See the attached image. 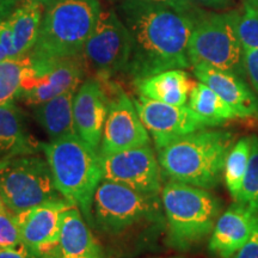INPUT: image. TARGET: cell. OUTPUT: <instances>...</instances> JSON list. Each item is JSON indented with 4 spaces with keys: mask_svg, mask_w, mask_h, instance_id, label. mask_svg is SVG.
Here are the masks:
<instances>
[{
    "mask_svg": "<svg viewBox=\"0 0 258 258\" xmlns=\"http://www.w3.org/2000/svg\"><path fill=\"white\" fill-rule=\"evenodd\" d=\"M118 10L132 37L128 76L138 80L191 66L188 48L196 21L191 12L146 0H123Z\"/></svg>",
    "mask_w": 258,
    "mask_h": 258,
    "instance_id": "obj_1",
    "label": "cell"
},
{
    "mask_svg": "<svg viewBox=\"0 0 258 258\" xmlns=\"http://www.w3.org/2000/svg\"><path fill=\"white\" fill-rule=\"evenodd\" d=\"M232 140V134L225 131L201 129L184 135L158 151L160 169L175 182L215 188L224 176Z\"/></svg>",
    "mask_w": 258,
    "mask_h": 258,
    "instance_id": "obj_2",
    "label": "cell"
},
{
    "mask_svg": "<svg viewBox=\"0 0 258 258\" xmlns=\"http://www.w3.org/2000/svg\"><path fill=\"white\" fill-rule=\"evenodd\" d=\"M41 148L57 191L78 207L86 221L92 225L93 198L103 180L101 154L78 134L41 144Z\"/></svg>",
    "mask_w": 258,
    "mask_h": 258,
    "instance_id": "obj_3",
    "label": "cell"
},
{
    "mask_svg": "<svg viewBox=\"0 0 258 258\" xmlns=\"http://www.w3.org/2000/svg\"><path fill=\"white\" fill-rule=\"evenodd\" d=\"M98 0H55L43 14L34 59L79 56L101 15Z\"/></svg>",
    "mask_w": 258,
    "mask_h": 258,
    "instance_id": "obj_4",
    "label": "cell"
},
{
    "mask_svg": "<svg viewBox=\"0 0 258 258\" xmlns=\"http://www.w3.org/2000/svg\"><path fill=\"white\" fill-rule=\"evenodd\" d=\"M167 219L169 244L186 251L212 234L220 217L221 202L207 189L171 180L161 190Z\"/></svg>",
    "mask_w": 258,
    "mask_h": 258,
    "instance_id": "obj_5",
    "label": "cell"
},
{
    "mask_svg": "<svg viewBox=\"0 0 258 258\" xmlns=\"http://www.w3.org/2000/svg\"><path fill=\"white\" fill-rule=\"evenodd\" d=\"M238 21L239 12L235 11L209 14L196 19L188 48L191 66L205 63L240 77L244 72V49Z\"/></svg>",
    "mask_w": 258,
    "mask_h": 258,
    "instance_id": "obj_6",
    "label": "cell"
},
{
    "mask_svg": "<svg viewBox=\"0 0 258 258\" xmlns=\"http://www.w3.org/2000/svg\"><path fill=\"white\" fill-rule=\"evenodd\" d=\"M0 194L15 214L60 199L47 159L28 154L12 158L0 171Z\"/></svg>",
    "mask_w": 258,
    "mask_h": 258,
    "instance_id": "obj_7",
    "label": "cell"
},
{
    "mask_svg": "<svg viewBox=\"0 0 258 258\" xmlns=\"http://www.w3.org/2000/svg\"><path fill=\"white\" fill-rule=\"evenodd\" d=\"M157 196L103 179L93 198V221L102 231L121 233L156 213Z\"/></svg>",
    "mask_w": 258,
    "mask_h": 258,
    "instance_id": "obj_8",
    "label": "cell"
},
{
    "mask_svg": "<svg viewBox=\"0 0 258 258\" xmlns=\"http://www.w3.org/2000/svg\"><path fill=\"white\" fill-rule=\"evenodd\" d=\"M84 60L103 79L125 72L132 56V37L114 10H102L82 51Z\"/></svg>",
    "mask_w": 258,
    "mask_h": 258,
    "instance_id": "obj_9",
    "label": "cell"
},
{
    "mask_svg": "<svg viewBox=\"0 0 258 258\" xmlns=\"http://www.w3.org/2000/svg\"><path fill=\"white\" fill-rule=\"evenodd\" d=\"M31 60V72L18 97L29 105L42 104L64 92L77 91L82 83L84 70L79 56Z\"/></svg>",
    "mask_w": 258,
    "mask_h": 258,
    "instance_id": "obj_10",
    "label": "cell"
},
{
    "mask_svg": "<svg viewBox=\"0 0 258 258\" xmlns=\"http://www.w3.org/2000/svg\"><path fill=\"white\" fill-rule=\"evenodd\" d=\"M72 207L60 198L16 214L23 244L41 258H59L61 230Z\"/></svg>",
    "mask_w": 258,
    "mask_h": 258,
    "instance_id": "obj_11",
    "label": "cell"
},
{
    "mask_svg": "<svg viewBox=\"0 0 258 258\" xmlns=\"http://www.w3.org/2000/svg\"><path fill=\"white\" fill-rule=\"evenodd\" d=\"M101 158L103 179L121 183L147 195L159 194L161 169L150 145Z\"/></svg>",
    "mask_w": 258,
    "mask_h": 258,
    "instance_id": "obj_12",
    "label": "cell"
},
{
    "mask_svg": "<svg viewBox=\"0 0 258 258\" xmlns=\"http://www.w3.org/2000/svg\"><path fill=\"white\" fill-rule=\"evenodd\" d=\"M135 108L159 151L176 139L207 128L189 105H171L139 96Z\"/></svg>",
    "mask_w": 258,
    "mask_h": 258,
    "instance_id": "obj_13",
    "label": "cell"
},
{
    "mask_svg": "<svg viewBox=\"0 0 258 258\" xmlns=\"http://www.w3.org/2000/svg\"><path fill=\"white\" fill-rule=\"evenodd\" d=\"M150 145V134L135 108L134 101L122 89L116 90L109 101V110L103 129L101 156Z\"/></svg>",
    "mask_w": 258,
    "mask_h": 258,
    "instance_id": "obj_14",
    "label": "cell"
},
{
    "mask_svg": "<svg viewBox=\"0 0 258 258\" xmlns=\"http://www.w3.org/2000/svg\"><path fill=\"white\" fill-rule=\"evenodd\" d=\"M258 224V208L234 202L215 222L209 251L220 258H231L250 239Z\"/></svg>",
    "mask_w": 258,
    "mask_h": 258,
    "instance_id": "obj_15",
    "label": "cell"
},
{
    "mask_svg": "<svg viewBox=\"0 0 258 258\" xmlns=\"http://www.w3.org/2000/svg\"><path fill=\"white\" fill-rule=\"evenodd\" d=\"M108 110L109 99L102 84L96 79L84 82L74 96V124L79 138L98 152Z\"/></svg>",
    "mask_w": 258,
    "mask_h": 258,
    "instance_id": "obj_16",
    "label": "cell"
},
{
    "mask_svg": "<svg viewBox=\"0 0 258 258\" xmlns=\"http://www.w3.org/2000/svg\"><path fill=\"white\" fill-rule=\"evenodd\" d=\"M192 70L199 82L206 84L217 92L233 109L238 117H258L256 96L239 76L205 63L194 64Z\"/></svg>",
    "mask_w": 258,
    "mask_h": 258,
    "instance_id": "obj_17",
    "label": "cell"
},
{
    "mask_svg": "<svg viewBox=\"0 0 258 258\" xmlns=\"http://www.w3.org/2000/svg\"><path fill=\"white\" fill-rule=\"evenodd\" d=\"M139 96L171 105H185L192 84L184 70H169L134 80Z\"/></svg>",
    "mask_w": 258,
    "mask_h": 258,
    "instance_id": "obj_18",
    "label": "cell"
},
{
    "mask_svg": "<svg viewBox=\"0 0 258 258\" xmlns=\"http://www.w3.org/2000/svg\"><path fill=\"white\" fill-rule=\"evenodd\" d=\"M78 207L66 213L60 239L59 258H104L101 245Z\"/></svg>",
    "mask_w": 258,
    "mask_h": 258,
    "instance_id": "obj_19",
    "label": "cell"
},
{
    "mask_svg": "<svg viewBox=\"0 0 258 258\" xmlns=\"http://www.w3.org/2000/svg\"><path fill=\"white\" fill-rule=\"evenodd\" d=\"M37 145L27 132L23 114L15 102L0 105V159L34 154Z\"/></svg>",
    "mask_w": 258,
    "mask_h": 258,
    "instance_id": "obj_20",
    "label": "cell"
},
{
    "mask_svg": "<svg viewBox=\"0 0 258 258\" xmlns=\"http://www.w3.org/2000/svg\"><path fill=\"white\" fill-rule=\"evenodd\" d=\"M43 4L34 0H23L10 15L12 41L17 57L28 55L36 44L43 18Z\"/></svg>",
    "mask_w": 258,
    "mask_h": 258,
    "instance_id": "obj_21",
    "label": "cell"
},
{
    "mask_svg": "<svg viewBox=\"0 0 258 258\" xmlns=\"http://www.w3.org/2000/svg\"><path fill=\"white\" fill-rule=\"evenodd\" d=\"M76 92H64L50 101L35 105V117L50 140L77 134L73 115Z\"/></svg>",
    "mask_w": 258,
    "mask_h": 258,
    "instance_id": "obj_22",
    "label": "cell"
},
{
    "mask_svg": "<svg viewBox=\"0 0 258 258\" xmlns=\"http://www.w3.org/2000/svg\"><path fill=\"white\" fill-rule=\"evenodd\" d=\"M188 105L207 124V127H215L234 118H239L233 109L217 92L201 82L192 84Z\"/></svg>",
    "mask_w": 258,
    "mask_h": 258,
    "instance_id": "obj_23",
    "label": "cell"
},
{
    "mask_svg": "<svg viewBox=\"0 0 258 258\" xmlns=\"http://www.w3.org/2000/svg\"><path fill=\"white\" fill-rule=\"evenodd\" d=\"M32 69L31 56L24 55L0 62V105L18 99L22 86Z\"/></svg>",
    "mask_w": 258,
    "mask_h": 258,
    "instance_id": "obj_24",
    "label": "cell"
},
{
    "mask_svg": "<svg viewBox=\"0 0 258 258\" xmlns=\"http://www.w3.org/2000/svg\"><path fill=\"white\" fill-rule=\"evenodd\" d=\"M251 154V137L243 138L231 147L226 157L224 179L231 196L235 200L243 185Z\"/></svg>",
    "mask_w": 258,
    "mask_h": 258,
    "instance_id": "obj_25",
    "label": "cell"
},
{
    "mask_svg": "<svg viewBox=\"0 0 258 258\" xmlns=\"http://www.w3.org/2000/svg\"><path fill=\"white\" fill-rule=\"evenodd\" d=\"M238 32L244 50L258 48V0H245L239 12Z\"/></svg>",
    "mask_w": 258,
    "mask_h": 258,
    "instance_id": "obj_26",
    "label": "cell"
},
{
    "mask_svg": "<svg viewBox=\"0 0 258 258\" xmlns=\"http://www.w3.org/2000/svg\"><path fill=\"white\" fill-rule=\"evenodd\" d=\"M258 208V137H251V154L243 185L234 200Z\"/></svg>",
    "mask_w": 258,
    "mask_h": 258,
    "instance_id": "obj_27",
    "label": "cell"
},
{
    "mask_svg": "<svg viewBox=\"0 0 258 258\" xmlns=\"http://www.w3.org/2000/svg\"><path fill=\"white\" fill-rule=\"evenodd\" d=\"M23 244L17 217L10 209L0 212V247H14Z\"/></svg>",
    "mask_w": 258,
    "mask_h": 258,
    "instance_id": "obj_28",
    "label": "cell"
},
{
    "mask_svg": "<svg viewBox=\"0 0 258 258\" xmlns=\"http://www.w3.org/2000/svg\"><path fill=\"white\" fill-rule=\"evenodd\" d=\"M243 64L251 85L258 92V48L243 51Z\"/></svg>",
    "mask_w": 258,
    "mask_h": 258,
    "instance_id": "obj_29",
    "label": "cell"
},
{
    "mask_svg": "<svg viewBox=\"0 0 258 258\" xmlns=\"http://www.w3.org/2000/svg\"><path fill=\"white\" fill-rule=\"evenodd\" d=\"M0 43H2V46L4 47L9 59H15V57H17V55H16L15 47H14V41H12V31H11V25H10L9 18H6L5 21L0 22Z\"/></svg>",
    "mask_w": 258,
    "mask_h": 258,
    "instance_id": "obj_30",
    "label": "cell"
},
{
    "mask_svg": "<svg viewBox=\"0 0 258 258\" xmlns=\"http://www.w3.org/2000/svg\"><path fill=\"white\" fill-rule=\"evenodd\" d=\"M231 258H258V224L250 239Z\"/></svg>",
    "mask_w": 258,
    "mask_h": 258,
    "instance_id": "obj_31",
    "label": "cell"
},
{
    "mask_svg": "<svg viewBox=\"0 0 258 258\" xmlns=\"http://www.w3.org/2000/svg\"><path fill=\"white\" fill-rule=\"evenodd\" d=\"M0 258H41L24 244L14 247H0Z\"/></svg>",
    "mask_w": 258,
    "mask_h": 258,
    "instance_id": "obj_32",
    "label": "cell"
},
{
    "mask_svg": "<svg viewBox=\"0 0 258 258\" xmlns=\"http://www.w3.org/2000/svg\"><path fill=\"white\" fill-rule=\"evenodd\" d=\"M146 2L158 3V4H163L170 8L180 10V11L192 12L194 4L192 0H146Z\"/></svg>",
    "mask_w": 258,
    "mask_h": 258,
    "instance_id": "obj_33",
    "label": "cell"
},
{
    "mask_svg": "<svg viewBox=\"0 0 258 258\" xmlns=\"http://www.w3.org/2000/svg\"><path fill=\"white\" fill-rule=\"evenodd\" d=\"M18 0H0V22L5 21L17 8Z\"/></svg>",
    "mask_w": 258,
    "mask_h": 258,
    "instance_id": "obj_34",
    "label": "cell"
},
{
    "mask_svg": "<svg viewBox=\"0 0 258 258\" xmlns=\"http://www.w3.org/2000/svg\"><path fill=\"white\" fill-rule=\"evenodd\" d=\"M198 2L209 8H224L230 4L231 0H198Z\"/></svg>",
    "mask_w": 258,
    "mask_h": 258,
    "instance_id": "obj_35",
    "label": "cell"
},
{
    "mask_svg": "<svg viewBox=\"0 0 258 258\" xmlns=\"http://www.w3.org/2000/svg\"><path fill=\"white\" fill-rule=\"evenodd\" d=\"M6 59H9L8 54H6L4 47L2 46V43H0V62H2V61L6 60Z\"/></svg>",
    "mask_w": 258,
    "mask_h": 258,
    "instance_id": "obj_36",
    "label": "cell"
},
{
    "mask_svg": "<svg viewBox=\"0 0 258 258\" xmlns=\"http://www.w3.org/2000/svg\"><path fill=\"white\" fill-rule=\"evenodd\" d=\"M5 209H8V207H6V205H5V201H4V199H3L2 194H0V212L5 211Z\"/></svg>",
    "mask_w": 258,
    "mask_h": 258,
    "instance_id": "obj_37",
    "label": "cell"
},
{
    "mask_svg": "<svg viewBox=\"0 0 258 258\" xmlns=\"http://www.w3.org/2000/svg\"><path fill=\"white\" fill-rule=\"evenodd\" d=\"M9 163L8 159H0V171H2L6 166V164Z\"/></svg>",
    "mask_w": 258,
    "mask_h": 258,
    "instance_id": "obj_38",
    "label": "cell"
},
{
    "mask_svg": "<svg viewBox=\"0 0 258 258\" xmlns=\"http://www.w3.org/2000/svg\"><path fill=\"white\" fill-rule=\"evenodd\" d=\"M18 2H19V0H18ZM34 2L42 3V4H51V3L55 2V0H34Z\"/></svg>",
    "mask_w": 258,
    "mask_h": 258,
    "instance_id": "obj_39",
    "label": "cell"
}]
</instances>
